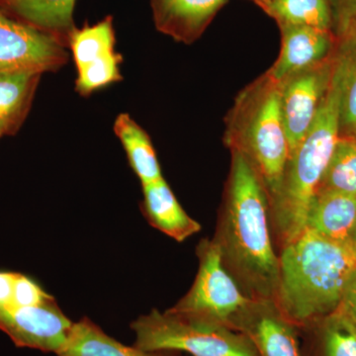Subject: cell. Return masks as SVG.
I'll return each mask as SVG.
<instances>
[{
	"mask_svg": "<svg viewBox=\"0 0 356 356\" xmlns=\"http://www.w3.org/2000/svg\"><path fill=\"white\" fill-rule=\"evenodd\" d=\"M231 152V166L212 240L222 264L243 294L275 302L280 254L271 228L266 185L248 159Z\"/></svg>",
	"mask_w": 356,
	"mask_h": 356,
	"instance_id": "1",
	"label": "cell"
},
{
	"mask_svg": "<svg viewBox=\"0 0 356 356\" xmlns=\"http://www.w3.org/2000/svg\"><path fill=\"white\" fill-rule=\"evenodd\" d=\"M278 254L275 304L305 331L339 308L356 268V250L305 228Z\"/></svg>",
	"mask_w": 356,
	"mask_h": 356,
	"instance_id": "2",
	"label": "cell"
},
{
	"mask_svg": "<svg viewBox=\"0 0 356 356\" xmlns=\"http://www.w3.org/2000/svg\"><path fill=\"white\" fill-rule=\"evenodd\" d=\"M341 83L336 67L315 121L283 170L270 204L275 247H284L306 228L307 215L339 138Z\"/></svg>",
	"mask_w": 356,
	"mask_h": 356,
	"instance_id": "3",
	"label": "cell"
},
{
	"mask_svg": "<svg viewBox=\"0 0 356 356\" xmlns=\"http://www.w3.org/2000/svg\"><path fill=\"white\" fill-rule=\"evenodd\" d=\"M224 143L245 156L266 185L269 199L290 156L281 110V84L267 72L236 96L226 117Z\"/></svg>",
	"mask_w": 356,
	"mask_h": 356,
	"instance_id": "4",
	"label": "cell"
},
{
	"mask_svg": "<svg viewBox=\"0 0 356 356\" xmlns=\"http://www.w3.org/2000/svg\"><path fill=\"white\" fill-rule=\"evenodd\" d=\"M134 346L147 351H175L191 356H259L245 334L228 325L170 310H152L134 321Z\"/></svg>",
	"mask_w": 356,
	"mask_h": 356,
	"instance_id": "5",
	"label": "cell"
},
{
	"mask_svg": "<svg viewBox=\"0 0 356 356\" xmlns=\"http://www.w3.org/2000/svg\"><path fill=\"white\" fill-rule=\"evenodd\" d=\"M199 261L195 280L189 291L168 310L188 317L229 325L252 300L243 294L225 268L219 248L212 238H203L196 247Z\"/></svg>",
	"mask_w": 356,
	"mask_h": 356,
	"instance_id": "6",
	"label": "cell"
},
{
	"mask_svg": "<svg viewBox=\"0 0 356 356\" xmlns=\"http://www.w3.org/2000/svg\"><path fill=\"white\" fill-rule=\"evenodd\" d=\"M69 62L67 47L55 37L0 10V72H55Z\"/></svg>",
	"mask_w": 356,
	"mask_h": 356,
	"instance_id": "7",
	"label": "cell"
},
{
	"mask_svg": "<svg viewBox=\"0 0 356 356\" xmlns=\"http://www.w3.org/2000/svg\"><path fill=\"white\" fill-rule=\"evenodd\" d=\"M334 60V53L324 62L296 72L280 83L281 110L290 154L301 144L315 121L331 83Z\"/></svg>",
	"mask_w": 356,
	"mask_h": 356,
	"instance_id": "8",
	"label": "cell"
},
{
	"mask_svg": "<svg viewBox=\"0 0 356 356\" xmlns=\"http://www.w3.org/2000/svg\"><path fill=\"white\" fill-rule=\"evenodd\" d=\"M74 323L57 301L33 307H0V330L18 348L57 353L67 341Z\"/></svg>",
	"mask_w": 356,
	"mask_h": 356,
	"instance_id": "9",
	"label": "cell"
},
{
	"mask_svg": "<svg viewBox=\"0 0 356 356\" xmlns=\"http://www.w3.org/2000/svg\"><path fill=\"white\" fill-rule=\"evenodd\" d=\"M229 327L245 334L259 356H303L301 330L283 315L275 302L252 300L232 318Z\"/></svg>",
	"mask_w": 356,
	"mask_h": 356,
	"instance_id": "10",
	"label": "cell"
},
{
	"mask_svg": "<svg viewBox=\"0 0 356 356\" xmlns=\"http://www.w3.org/2000/svg\"><path fill=\"white\" fill-rule=\"evenodd\" d=\"M278 27L281 32L280 57L266 72L278 83H282L296 72L324 62L336 51L337 39L331 30L310 26Z\"/></svg>",
	"mask_w": 356,
	"mask_h": 356,
	"instance_id": "11",
	"label": "cell"
},
{
	"mask_svg": "<svg viewBox=\"0 0 356 356\" xmlns=\"http://www.w3.org/2000/svg\"><path fill=\"white\" fill-rule=\"evenodd\" d=\"M228 0H151L156 30L185 44L197 41Z\"/></svg>",
	"mask_w": 356,
	"mask_h": 356,
	"instance_id": "12",
	"label": "cell"
},
{
	"mask_svg": "<svg viewBox=\"0 0 356 356\" xmlns=\"http://www.w3.org/2000/svg\"><path fill=\"white\" fill-rule=\"evenodd\" d=\"M142 188L140 210L154 228L178 243L201 231V225L185 212L165 178L142 185Z\"/></svg>",
	"mask_w": 356,
	"mask_h": 356,
	"instance_id": "13",
	"label": "cell"
},
{
	"mask_svg": "<svg viewBox=\"0 0 356 356\" xmlns=\"http://www.w3.org/2000/svg\"><path fill=\"white\" fill-rule=\"evenodd\" d=\"M306 228L332 242L353 248L356 231L355 196L318 192L309 208Z\"/></svg>",
	"mask_w": 356,
	"mask_h": 356,
	"instance_id": "14",
	"label": "cell"
},
{
	"mask_svg": "<svg viewBox=\"0 0 356 356\" xmlns=\"http://www.w3.org/2000/svg\"><path fill=\"white\" fill-rule=\"evenodd\" d=\"M76 0H0V10L14 19L33 26L69 48L76 29L74 10Z\"/></svg>",
	"mask_w": 356,
	"mask_h": 356,
	"instance_id": "15",
	"label": "cell"
},
{
	"mask_svg": "<svg viewBox=\"0 0 356 356\" xmlns=\"http://www.w3.org/2000/svg\"><path fill=\"white\" fill-rule=\"evenodd\" d=\"M175 351H147L128 346L109 337L90 318L74 323L64 346L57 356H184Z\"/></svg>",
	"mask_w": 356,
	"mask_h": 356,
	"instance_id": "16",
	"label": "cell"
},
{
	"mask_svg": "<svg viewBox=\"0 0 356 356\" xmlns=\"http://www.w3.org/2000/svg\"><path fill=\"white\" fill-rule=\"evenodd\" d=\"M42 74L0 72V138L19 131L30 109Z\"/></svg>",
	"mask_w": 356,
	"mask_h": 356,
	"instance_id": "17",
	"label": "cell"
},
{
	"mask_svg": "<svg viewBox=\"0 0 356 356\" xmlns=\"http://www.w3.org/2000/svg\"><path fill=\"white\" fill-rule=\"evenodd\" d=\"M115 43L112 16H107L92 26L84 24L83 27L76 28L70 35L69 48L76 72L123 60L121 54L115 51Z\"/></svg>",
	"mask_w": 356,
	"mask_h": 356,
	"instance_id": "18",
	"label": "cell"
},
{
	"mask_svg": "<svg viewBox=\"0 0 356 356\" xmlns=\"http://www.w3.org/2000/svg\"><path fill=\"white\" fill-rule=\"evenodd\" d=\"M113 129L140 184H152L163 178L149 134L130 115L119 114L115 119Z\"/></svg>",
	"mask_w": 356,
	"mask_h": 356,
	"instance_id": "19",
	"label": "cell"
},
{
	"mask_svg": "<svg viewBox=\"0 0 356 356\" xmlns=\"http://www.w3.org/2000/svg\"><path fill=\"white\" fill-rule=\"evenodd\" d=\"M334 67L341 83L339 136L356 138V34L337 40Z\"/></svg>",
	"mask_w": 356,
	"mask_h": 356,
	"instance_id": "20",
	"label": "cell"
},
{
	"mask_svg": "<svg viewBox=\"0 0 356 356\" xmlns=\"http://www.w3.org/2000/svg\"><path fill=\"white\" fill-rule=\"evenodd\" d=\"M255 4L278 26H310L332 31L329 0H262Z\"/></svg>",
	"mask_w": 356,
	"mask_h": 356,
	"instance_id": "21",
	"label": "cell"
},
{
	"mask_svg": "<svg viewBox=\"0 0 356 356\" xmlns=\"http://www.w3.org/2000/svg\"><path fill=\"white\" fill-rule=\"evenodd\" d=\"M305 331L313 332L318 356H356V327L339 309Z\"/></svg>",
	"mask_w": 356,
	"mask_h": 356,
	"instance_id": "22",
	"label": "cell"
},
{
	"mask_svg": "<svg viewBox=\"0 0 356 356\" xmlns=\"http://www.w3.org/2000/svg\"><path fill=\"white\" fill-rule=\"evenodd\" d=\"M318 192H336L356 197V138L339 136Z\"/></svg>",
	"mask_w": 356,
	"mask_h": 356,
	"instance_id": "23",
	"label": "cell"
},
{
	"mask_svg": "<svg viewBox=\"0 0 356 356\" xmlns=\"http://www.w3.org/2000/svg\"><path fill=\"white\" fill-rule=\"evenodd\" d=\"M53 300L55 298L44 291L36 281L24 274L16 273L13 301L7 307L39 306Z\"/></svg>",
	"mask_w": 356,
	"mask_h": 356,
	"instance_id": "24",
	"label": "cell"
},
{
	"mask_svg": "<svg viewBox=\"0 0 356 356\" xmlns=\"http://www.w3.org/2000/svg\"><path fill=\"white\" fill-rule=\"evenodd\" d=\"M332 32L337 40L356 34V0H329Z\"/></svg>",
	"mask_w": 356,
	"mask_h": 356,
	"instance_id": "25",
	"label": "cell"
},
{
	"mask_svg": "<svg viewBox=\"0 0 356 356\" xmlns=\"http://www.w3.org/2000/svg\"><path fill=\"white\" fill-rule=\"evenodd\" d=\"M339 311L353 323L356 327V268L351 274L344 289L343 298L339 304Z\"/></svg>",
	"mask_w": 356,
	"mask_h": 356,
	"instance_id": "26",
	"label": "cell"
},
{
	"mask_svg": "<svg viewBox=\"0 0 356 356\" xmlns=\"http://www.w3.org/2000/svg\"><path fill=\"white\" fill-rule=\"evenodd\" d=\"M353 248H355V250H356V231H355V238H353Z\"/></svg>",
	"mask_w": 356,
	"mask_h": 356,
	"instance_id": "27",
	"label": "cell"
},
{
	"mask_svg": "<svg viewBox=\"0 0 356 356\" xmlns=\"http://www.w3.org/2000/svg\"><path fill=\"white\" fill-rule=\"evenodd\" d=\"M252 1H254V3H257V2L262 1V0H252Z\"/></svg>",
	"mask_w": 356,
	"mask_h": 356,
	"instance_id": "28",
	"label": "cell"
}]
</instances>
